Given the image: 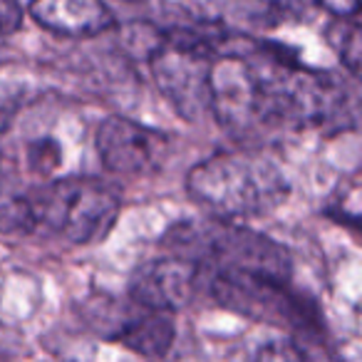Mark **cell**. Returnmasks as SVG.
<instances>
[{
  "instance_id": "8fae6325",
  "label": "cell",
  "mask_w": 362,
  "mask_h": 362,
  "mask_svg": "<svg viewBox=\"0 0 362 362\" xmlns=\"http://www.w3.org/2000/svg\"><path fill=\"white\" fill-rule=\"evenodd\" d=\"M139 308L136 315H122L119 322H115L105 337L110 342L127 347L129 352L141 357H164L171 350L176 337L174 325V313L164 310H149V308Z\"/></svg>"
},
{
  "instance_id": "8992f818",
  "label": "cell",
  "mask_w": 362,
  "mask_h": 362,
  "mask_svg": "<svg viewBox=\"0 0 362 362\" xmlns=\"http://www.w3.org/2000/svg\"><path fill=\"white\" fill-rule=\"evenodd\" d=\"M159 95L187 122H199L211 112V50L174 40L159 28V40L144 57Z\"/></svg>"
},
{
  "instance_id": "7c38bea8",
  "label": "cell",
  "mask_w": 362,
  "mask_h": 362,
  "mask_svg": "<svg viewBox=\"0 0 362 362\" xmlns=\"http://www.w3.org/2000/svg\"><path fill=\"white\" fill-rule=\"evenodd\" d=\"M218 21L246 28H278L283 23L305 21L320 11L317 0H211Z\"/></svg>"
},
{
  "instance_id": "52a82bcc",
  "label": "cell",
  "mask_w": 362,
  "mask_h": 362,
  "mask_svg": "<svg viewBox=\"0 0 362 362\" xmlns=\"http://www.w3.org/2000/svg\"><path fill=\"white\" fill-rule=\"evenodd\" d=\"M211 112L233 136L248 144H258L266 136L261 122L258 77L243 52L226 50L214 60Z\"/></svg>"
},
{
  "instance_id": "4fadbf2b",
  "label": "cell",
  "mask_w": 362,
  "mask_h": 362,
  "mask_svg": "<svg viewBox=\"0 0 362 362\" xmlns=\"http://www.w3.org/2000/svg\"><path fill=\"white\" fill-rule=\"evenodd\" d=\"M325 40L340 57L345 70L362 80V23L355 18H332L325 30Z\"/></svg>"
},
{
  "instance_id": "5bb4252c",
  "label": "cell",
  "mask_w": 362,
  "mask_h": 362,
  "mask_svg": "<svg viewBox=\"0 0 362 362\" xmlns=\"http://www.w3.org/2000/svg\"><path fill=\"white\" fill-rule=\"evenodd\" d=\"M25 164L28 171H33L40 179H50L62 164V146L60 141L50 136H37L28 144L25 149Z\"/></svg>"
},
{
  "instance_id": "2e32d148",
  "label": "cell",
  "mask_w": 362,
  "mask_h": 362,
  "mask_svg": "<svg viewBox=\"0 0 362 362\" xmlns=\"http://www.w3.org/2000/svg\"><path fill=\"white\" fill-rule=\"evenodd\" d=\"M256 357H261V360H300V357H305V352H303L300 342L273 340L268 345H263L256 352Z\"/></svg>"
},
{
  "instance_id": "ba28073f",
  "label": "cell",
  "mask_w": 362,
  "mask_h": 362,
  "mask_svg": "<svg viewBox=\"0 0 362 362\" xmlns=\"http://www.w3.org/2000/svg\"><path fill=\"white\" fill-rule=\"evenodd\" d=\"M97 154L107 171L117 176H149L169 151V136L129 117L112 115L97 127Z\"/></svg>"
},
{
  "instance_id": "277c9868",
  "label": "cell",
  "mask_w": 362,
  "mask_h": 362,
  "mask_svg": "<svg viewBox=\"0 0 362 362\" xmlns=\"http://www.w3.org/2000/svg\"><path fill=\"white\" fill-rule=\"evenodd\" d=\"M161 251L194 261L202 273L258 271L293 276V258L283 243L231 218H189L166 228Z\"/></svg>"
},
{
  "instance_id": "9c48e42d",
  "label": "cell",
  "mask_w": 362,
  "mask_h": 362,
  "mask_svg": "<svg viewBox=\"0 0 362 362\" xmlns=\"http://www.w3.org/2000/svg\"><path fill=\"white\" fill-rule=\"evenodd\" d=\"M127 293L134 305L179 313L202 293V268L189 258L164 251L132 271Z\"/></svg>"
},
{
  "instance_id": "30bf717a",
  "label": "cell",
  "mask_w": 362,
  "mask_h": 362,
  "mask_svg": "<svg viewBox=\"0 0 362 362\" xmlns=\"http://www.w3.org/2000/svg\"><path fill=\"white\" fill-rule=\"evenodd\" d=\"M28 16L57 37L87 40L115 28V13L105 0H30Z\"/></svg>"
},
{
  "instance_id": "7a4b0ae2",
  "label": "cell",
  "mask_w": 362,
  "mask_h": 362,
  "mask_svg": "<svg viewBox=\"0 0 362 362\" xmlns=\"http://www.w3.org/2000/svg\"><path fill=\"white\" fill-rule=\"evenodd\" d=\"M228 50L243 52L256 70L266 134L340 124L345 119L347 92L342 80L305 67L296 50L263 40H246L243 47Z\"/></svg>"
},
{
  "instance_id": "9a60e30c",
  "label": "cell",
  "mask_w": 362,
  "mask_h": 362,
  "mask_svg": "<svg viewBox=\"0 0 362 362\" xmlns=\"http://www.w3.org/2000/svg\"><path fill=\"white\" fill-rule=\"evenodd\" d=\"M357 202H360V189L345 194V197H337V202H332L325 214L362 238V206H357Z\"/></svg>"
},
{
  "instance_id": "5b68a950",
  "label": "cell",
  "mask_w": 362,
  "mask_h": 362,
  "mask_svg": "<svg viewBox=\"0 0 362 362\" xmlns=\"http://www.w3.org/2000/svg\"><path fill=\"white\" fill-rule=\"evenodd\" d=\"M291 278L258 271H211L202 273V293L236 315L286 327L293 335H317L320 310L313 298L293 288Z\"/></svg>"
},
{
  "instance_id": "e0dca14e",
  "label": "cell",
  "mask_w": 362,
  "mask_h": 362,
  "mask_svg": "<svg viewBox=\"0 0 362 362\" xmlns=\"http://www.w3.org/2000/svg\"><path fill=\"white\" fill-rule=\"evenodd\" d=\"M23 6L18 0H0V37L13 35L23 25Z\"/></svg>"
},
{
  "instance_id": "3957f363",
  "label": "cell",
  "mask_w": 362,
  "mask_h": 362,
  "mask_svg": "<svg viewBox=\"0 0 362 362\" xmlns=\"http://www.w3.org/2000/svg\"><path fill=\"white\" fill-rule=\"evenodd\" d=\"M187 192L209 216L256 218L276 211L291 197L281 164L258 144L216 151L187 174Z\"/></svg>"
},
{
  "instance_id": "ac0fdd59",
  "label": "cell",
  "mask_w": 362,
  "mask_h": 362,
  "mask_svg": "<svg viewBox=\"0 0 362 362\" xmlns=\"http://www.w3.org/2000/svg\"><path fill=\"white\" fill-rule=\"evenodd\" d=\"M317 6L332 18H357L362 13V0H317Z\"/></svg>"
},
{
  "instance_id": "6da1fadb",
  "label": "cell",
  "mask_w": 362,
  "mask_h": 362,
  "mask_svg": "<svg viewBox=\"0 0 362 362\" xmlns=\"http://www.w3.org/2000/svg\"><path fill=\"white\" fill-rule=\"evenodd\" d=\"M122 211L117 189L95 176L28 181L0 171V233L90 246L115 228Z\"/></svg>"
}]
</instances>
